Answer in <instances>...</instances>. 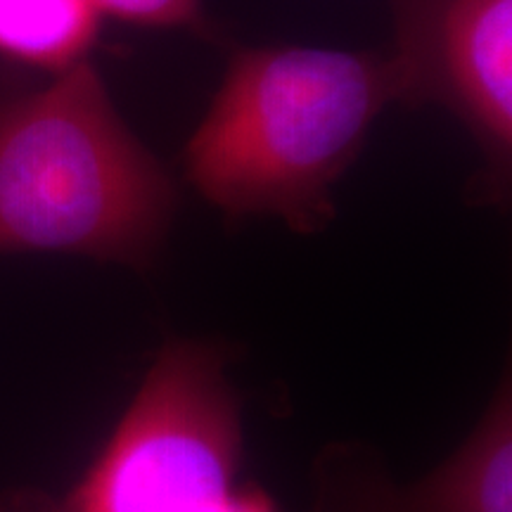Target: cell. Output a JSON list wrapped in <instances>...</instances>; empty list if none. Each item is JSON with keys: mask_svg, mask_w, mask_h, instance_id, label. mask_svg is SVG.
<instances>
[{"mask_svg": "<svg viewBox=\"0 0 512 512\" xmlns=\"http://www.w3.org/2000/svg\"><path fill=\"white\" fill-rule=\"evenodd\" d=\"M389 102H399L389 53L238 48L185 145L183 174L228 219L275 216L294 233H318Z\"/></svg>", "mask_w": 512, "mask_h": 512, "instance_id": "6da1fadb", "label": "cell"}, {"mask_svg": "<svg viewBox=\"0 0 512 512\" xmlns=\"http://www.w3.org/2000/svg\"><path fill=\"white\" fill-rule=\"evenodd\" d=\"M176 185L83 60L0 102V254L57 252L150 268Z\"/></svg>", "mask_w": 512, "mask_h": 512, "instance_id": "7a4b0ae2", "label": "cell"}, {"mask_svg": "<svg viewBox=\"0 0 512 512\" xmlns=\"http://www.w3.org/2000/svg\"><path fill=\"white\" fill-rule=\"evenodd\" d=\"M214 342L164 344L91 470L55 512H207L233 491L240 401Z\"/></svg>", "mask_w": 512, "mask_h": 512, "instance_id": "3957f363", "label": "cell"}, {"mask_svg": "<svg viewBox=\"0 0 512 512\" xmlns=\"http://www.w3.org/2000/svg\"><path fill=\"white\" fill-rule=\"evenodd\" d=\"M403 105H441L482 152L472 202L501 207L512 174V0H387Z\"/></svg>", "mask_w": 512, "mask_h": 512, "instance_id": "277c9868", "label": "cell"}, {"mask_svg": "<svg viewBox=\"0 0 512 512\" xmlns=\"http://www.w3.org/2000/svg\"><path fill=\"white\" fill-rule=\"evenodd\" d=\"M309 512H512L510 377L458 451L413 484L396 482L368 446H325Z\"/></svg>", "mask_w": 512, "mask_h": 512, "instance_id": "5b68a950", "label": "cell"}, {"mask_svg": "<svg viewBox=\"0 0 512 512\" xmlns=\"http://www.w3.org/2000/svg\"><path fill=\"white\" fill-rule=\"evenodd\" d=\"M98 22L88 0H0V57L62 72L86 60Z\"/></svg>", "mask_w": 512, "mask_h": 512, "instance_id": "8992f818", "label": "cell"}, {"mask_svg": "<svg viewBox=\"0 0 512 512\" xmlns=\"http://www.w3.org/2000/svg\"><path fill=\"white\" fill-rule=\"evenodd\" d=\"M95 15L117 19L147 29H188L195 34L211 31L202 0H88Z\"/></svg>", "mask_w": 512, "mask_h": 512, "instance_id": "52a82bcc", "label": "cell"}, {"mask_svg": "<svg viewBox=\"0 0 512 512\" xmlns=\"http://www.w3.org/2000/svg\"><path fill=\"white\" fill-rule=\"evenodd\" d=\"M207 512H275L271 498L259 489H240L230 491L226 498H221L214 508Z\"/></svg>", "mask_w": 512, "mask_h": 512, "instance_id": "ba28073f", "label": "cell"}, {"mask_svg": "<svg viewBox=\"0 0 512 512\" xmlns=\"http://www.w3.org/2000/svg\"><path fill=\"white\" fill-rule=\"evenodd\" d=\"M0 512H55V498L38 491H15L0 498Z\"/></svg>", "mask_w": 512, "mask_h": 512, "instance_id": "9c48e42d", "label": "cell"}]
</instances>
